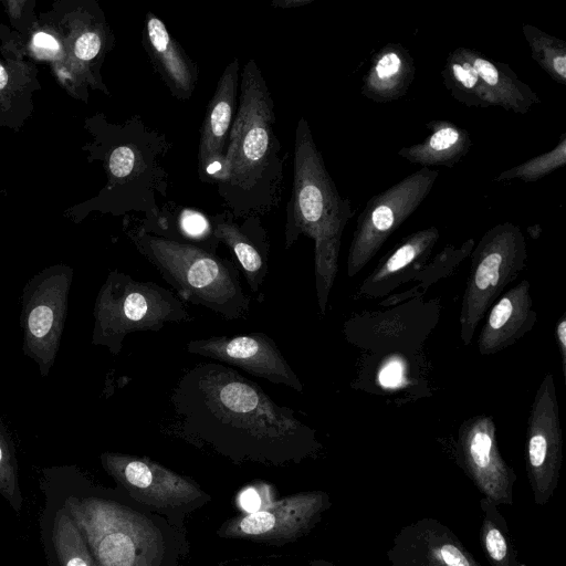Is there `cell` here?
Returning a JSON list of instances; mask_svg holds the SVG:
<instances>
[{
  "label": "cell",
  "instance_id": "8992f818",
  "mask_svg": "<svg viewBox=\"0 0 566 566\" xmlns=\"http://www.w3.org/2000/svg\"><path fill=\"white\" fill-rule=\"evenodd\" d=\"M92 344L112 355L122 352L127 335L159 332L168 323L192 319L185 303L170 290L151 281H139L113 270L95 298Z\"/></svg>",
  "mask_w": 566,
  "mask_h": 566
},
{
  "label": "cell",
  "instance_id": "52a82bcc",
  "mask_svg": "<svg viewBox=\"0 0 566 566\" xmlns=\"http://www.w3.org/2000/svg\"><path fill=\"white\" fill-rule=\"evenodd\" d=\"M116 138L107 157L115 205L119 213H144L150 222L160 212L158 199L166 198L169 175L161 158L172 148L167 135L133 116L115 132Z\"/></svg>",
  "mask_w": 566,
  "mask_h": 566
},
{
  "label": "cell",
  "instance_id": "7402d4cb",
  "mask_svg": "<svg viewBox=\"0 0 566 566\" xmlns=\"http://www.w3.org/2000/svg\"><path fill=\"white\" fill-rule=\"evenodd\" d=\"M416 76L410 52L400 43L389 42L378 50L363 77L361 94L375 103L402 98Z\"/></svg>",
  "mask_w": 566,
  "mask_h": 566
},
{
  "label": "cell",
  "instance_id": "e0dca14e",
  "mask_svg": "<svg viewBox=\"0 0 566 566\" xmlns=\"http://www.w3.org/2000/svg\"><path fill=\"white\" fill-rule=\"evenodd\" d=\"M240 64L234 57L223 70L200 127L197 171L200 181L217 184L223 172L230 130L238 108Z\"/></svg>",
  "mask_w": 566,
  "mask_h": 566
},
{
  "label": "cell",
  "instance_id": "5bb4252c",
  "mask_svg": "<svg viewBox=\"0 0 566 566\" xmlns=\"http://www.w3.org/2000/svg\"><path fill=\"white\" fill-rule=\"evenodd\" d=\"M455 459L474 486L496 506L512 505L516 473L500 453L493 417L465 419L458 430Z\"/></svg>",
  "mask_w": 566,
  "mask_h": 566
},
{
  "label": "cell",
  "instance_id": "277c9868",
  "mask_svg": "<svg viewBox=\"0 0 566 566\" xmlns=\"http://www.w3.org/2000/svg\"><path fill=\"white\" fill-rule=\"evenodd\" d=\"M354 212L343 198L317 148L308 122L300 117L294 139L293 182L286 207L284 245L301 235L314 241V275L317 305L325 315L338 270L340 240Z\"/></svg>",
  "mask_w": 566,
  "mask_h": 566
},
{
  "label": "cell",
  "instance_id": "d6a6232c",
  "mask_svg": "<svg viewBox=\"0 0 566 566\" xmlns=\"http://www.w3.org/2000/svg\"><path fill=\"white\" fill-rule=\"evenodd\" d=\"M218 566H336L323 558H300L291 554H270L229 558Z\"/></svg>",
  "mask_w": 566,
  "mask_h": 566
},
{
  "label": "cell",
  "instance_id": "cb8c5ba5",
  "mask_svg": "<svg viewBox=\"0 0 566 566\" xmlns=\"http://www.w3.org/2000/svg\"><path fill=\"white\" fill-rule=\"evenodd\" d=\"M430 134L420 143L402 147L398 156L422 167H454L470 151L473 140L470 132L446 119L427 123Z\"/></svg>",
  "mask_w": 566,
  "mask_h": 566
},
{
  "label": "cell",
  "instance_id": "8fae6325",
  "mask_svg": "<svg viewBox=\"0 0 566 566\" xmlns=\"http://www.w3.org/2000/svg\"><path fill=\"white\" fill-rule=\"evenodd\" d=\"M438 175V170L421 167L367 201L357 218L348 250V277L358 274L418 209L432 190Z\"/></svg>",
  "mask_w": 566,
  "mask_h": 566
},
{
  "label": "cell",
  "instance_id": "3957f363",
  "mask_svg": "<svg viewBox=\"0 0 566 566\" xmlns=\"http://www.w3.org/2000/svg\"><path fill=\"white\" fill-rule=\"evenodd\" d=\"M63 507L97 566H180L189 554L186 532L119 489L111 494L70 496Z\"/></svg>",
  "mask_w": 566,
  "mask_h": 566
},
{
  "label": "cell",
  "instance_id": "5b68a950",
  "mask_svg": "<svg viewBox=\"0 0 566 566\" xmlns=\"http://www.w3.org/2000/svg\"><path fill=\"white\" fill-rule=\"evenodd\" d=\"M126 233L137 251L159 272L182 302L203 306L227 321L248 315L251 296L232 260L200 247L146 232L138 220H126Z\"/></svg>",
  "mask_w": 566,
  "mask_h": 566
},
{
  "label": "cell",
  "instance_id": "9c48e42d",
  "mask_svg": "<svg viewBox=\"0 0 566 566\" xmlns=\"http://www.w3.org/2000/svg\"><path fill=\"white\" fill-rule=\"evenodd\" d=\"M101 463L117 489L186 532V518L211 501L193 479L148 458L104 452Z\"/></svg>",
  "mask_w": 566,
  "mask_h": 566
},
{
  "label": "cell",
  "instance_id": "d4e9b609",
  "mask_svg": "<svg viewBox=\"0 0 566 566\" xmlns=\"http://www.w3.org/2000/svg\"><path fill=\"white\" fill-rule=\"evenodd\" d=\"M142 228L151 234L200 247L217 253L219 241L214 237L211 216L192 207L168 201L160 207L150 222L138 219Z\"/></svg>",
  "mask_w": 566,
  "mask_h": 566
},
{
  "label": "cell",
  "instance_id": "1f68e13d",
  "mask_svg": "<svg viewBox=\"0 0 566 566\" xmlns=\"http://www.w3.org/2000/svg\"><path fill=\"white\" fill-rule=\"evenodd\" d=\"M18 461L13 442L0 419V495L19 512L22 496L19 488Z\"/></svg>",
  "mask_w": 566,
  "mask_h": 566
},
{
  "label": "cell",
  "instance_id": "9a60e30c",
  "mask_svg": "<svg viewBox=\"0 0 566 566\" xmlns=\"http://www.w3.org/2000/svg\"><path fill=\"white\" fill-rule=\"evenodd\" d=\"M186 350L239 367L272 384L303 391L302 381L275 342L262 332L192 339L186 344Z\"/></svg>",
  "mask_w": 566,
  "mask_h": 566
},
{
  "label": "cell",
  "instance_id": "f1b7e54d",
  "mask_svg": "<svg viewBox=\"0 0 566 566\" xmlns=\"http://www.w3.org/2000/svg\"><path fill=\"white\" fill-rule=\"evenodd\" d=\"M52 541L62 566H97L81 531L64 507L55 514Z\"/></svg>",
  "mask_w": 566,
  "mask_h": 566
},
{
  "label": "cell",
  "instance_id": "7a4b0ae2",
  "mask_svg": "<svg viewBox=\"0 0 566 566\" xmlns=\"http://www.w3.org/2000/svg\"><path fill=\"white\" fill-rule=\"evenodd\" d=\"M275 120L272 94L255 60L249 59L241 71L223 172L216 184L226 210L235 219L262 218L282 201L289 153L275 135Z\"/></svg>",
  "mask_w": 566,
  "mask_h": 566
},
{
  "label": "cell",
  "instance_id": "4dcf8cb0",
  "mask_svg": "<svg viewBox=\"0 0 566 566\" xmlns=\"http://www.w3.org/2000/svg\"><path fill=\"white\" fill-rule=\"evenodd\" d=\"M566 164V133L559 137L557 145L536 157L503 170L495 177V181L522 180L524 182L537 181L551 172L564 167Z\"/></svg>",
  "mask_w": 566,
  "mask_h": 566
},
{
  "label": "cell",
  "instance_id": "4fadbf2b",
  "mask_svg": "<svg viewBox=\"0 0 566 566\" xmlns=\"http://www.w3.org/2000/svg\"><path fill=\"white\" fill-rule=\"evenodd\" d=\"M563 434L555 381L546 374L535 392L527 418L525 464L534 503L546 505L560 476Z\"/></svg>",
  "mask_w": 566,
  "mask_h": 566
},
{
  "label": "cell",
  "instance_id": "83f0119b",
  "mask_svg": "<svg viewBox=\"0 0 566 566\" xmlns=\"http://www.w3.org/2000/svg\"><path fill=\"white\" fill-rule=\"evenodd\" d=\"M522 32L532 59L553 81L566 85V42L526 23Z\"/></svg>",
  "mask_w": 566,
  "mask_h": 566
},
{
  "label": "cell",
  "instance_id": "603a6c76",
  "mask_svg": "<svg viewBox=\"0 0 566 566\" xmlns=\"http://www.w3.org/2000/svg\"><path fill=\"white\" fill-rule=\"evenodd\" d=\"M464 52L485 87L492 106L525 115L541 104L538 95L520 80L509 64L494 61L470 48H464Z\"/></svg>",
  "mask_w": 566,
  "mask_h": 566
},
{
  "label": "cell",
  "instance_id": "30bf717a",
  "mask_svg": "<svg viewBox=\"0 0 566 566\" xmlns=\"http://www.w3.org/2000/svg\"><path fill=\"white\" fill-rule=\"evenodd\" d=\"M72 282L73 269L56 264L34 274L22 290V350L42 377L49 375L60 349Z\"/></svg>",
  "mask_w": 566,
  "mask_h": 566
},
{
  "label": "cell",
  "instance_id": "484cf974",
  "mask_svg": "<svg viewBox=\"0 0 566 566\" xmlns=\"http://www.w3.org/2000/svg\"><path fill=\"white\" fill-rule=\"evenodd\" d=\"M441 77L449 94L459 103L468 107H492L491 98L469 62L464 46H459L448 54Z\"/></svg>",
  "mask_w": 566,
  "mask_h": 566
},
{
  "label": "cell",
  "instance_id": "e575fe53",
  "mask_svg": "<svg viewBox=\"0 0 566 566\" xmlns=\"http://www.w3.org/2000/svg\"><path fill=\"white\" fill-rule=\"evenodd\" d=\"M555 338L562 360V370L566 377V313H563L555 326Z\"/></svg>",
  "mask_w": 566,
  "mask_h": 566
},
{
  "label": "cell",
  "instance_id": "74e56055",
  "mask_svg": "<svg viewBox=\"0 0 566 566\" xmlns=\"http://www.w3.org/2000/svg\"><path fill=\"white\" fill-rule=\"evenodd\" d=\"M7 82H8V74H7L4 67L0 64V90L7 85Z\"/></svg>",
  "mask_w": 566,
  "mask_h": 566
},
{
  "label": "cell",
  "instance_id": "ba28073f",
  "mask_svg": "<svg viewBox=\"0 0 566 566\" xmlns=\"http://www.w3.org/2000/svg\"><path fill=\"white\" fill-rule=\"evenodd\" d=\"M527 260L521 228L506 221L490 228L471 251V265L460 310V339L472 342L479 323Z\"/></svg>",
  "mask_w": 566,
  "mask_h": 566
},
{
  "label": "cell",
  "instance_id": "d6986e66",
  "mask_svg": "<svg viewBox=\"0 0 566 566\" xmlns=\"http://www.w3.org/2000/svg\"><path fill=\"white\" fill-rule=\"evenodd\" d=\"M142 45L172 97L190 99L199 81L198 64L170 34L164 21L150 11L144 19Z\"/></svg>",
  "mask_w": 566,
  "mask_h": 566
},
{
  "label": "cell",
  "instance_id": "f546056e",
  "mask_svg": "<svg viewBox=\"0 0 566 566\" xmlns=\"http://www.w3.org/2000/svg\"><path fill=\"white\" fill-rule=\"evenodd\" d=\"M475 242L473 239H468L460 247L447 245L439 252L432 261L426 263L418 272L413 280H419L420 283L417 289L407 294L394 295L385 300L381 304H396L399 301L406 300V296L413 295L424 291L431 283L436 282L439 277L449 274L462 262L468 255L471 254Z\"/></svg>",
  "mask_w": 566,
  "mask_h": 566
},
{
  "label": "cell",
  "instance_id": "d590c367",
  "mask_svg": "<svg viewBox=\"0 0 566 566\" xmlns=\"http://www.w3.org/2000/svg\"><path fill=\"white\" fill-rule=\"evenodd\" d=\"M33 44L35 48L45 51L56 53L60 49L56 39L48 33L39 32L33 38Z\"/></svg>",
  "mask_w": 566,
  "mask_h": 566
},
{
  "label": "cell",
  "instance_id": "ac0fdd59",
  "mask_svg": "<svg viewBox=\"0 0 566 566\" xmlns=\"http://www.w3.org/2000/svg\"><path fill=\"white\" fill-rule=\"evenodd\" d=\"M214 237L228 247L258 302L264 301L270 239L261 217L235 219L228 210L212 214Z\"/></svg>",
  "mask_w": 566,
  "mask_h": 566
},
{
  "label": "cell",
  "instance_id": "6da1fadb",
  "mask_svg": "<svg viewBox=\"0 0 566 566\" xmlns=\"http://www.w3.org/2000/svg\"><path fill=\"white\" fill-rule=\"evenodd\" d=\"M170 402V429L177 437L237 464L300 463L322 448L316 431L293 409L276 403L256 382L223 364L200 363L186 370Z\"/></svg>",
  "mask_w": 566,
  "mask_h": 566
},
{
  "label": "cell",
  "instance_id": "8d00e7d4",
  "mask_svg": "<svg viewBox=\"0 0 566 566\" xmlns=\"http://www.w3.org/2000/svg\"><path fill=\"white\" fill-rule=\"evenodd\" d=\"M314 0H273L271 6L276 9H293L312 3Z\"/></svg>",
  "mask_w": 566,
  "mask_h": 566
},
{
  "label": "cell",
  "instance_id": "ffe728a7",
  "mask_svg": "<svg viewBox=\"0 0 566 566\" xmlns=\"http://www.w3.org/2000/svg\"><path fill=\"white\" fill-rule=\"evenodd\" d=\"M439 238L440 232L434 226L402 238L366 276L359 286V295L367 298L384 297L400 284L415 279L427 263Z\"/></svg>",
  "mask_w": 566,
  "mask_h": 566
},
{
  "label": "cell",
  "instance_id": "4316f807",
  "mask_svg": "<svg viewBox=\"0 0 566 566\" xmlns=\"http://www.w3.org/2000/svg\"><path fill=\"white\" fill-rule=\"evenodd\" d=\"M482 514L479 541L490 566H523L505 517L486 497L480 500Z\"/></svg>",
  "mask_w": 566,
  "mask_h": 566
},
{
  "label": "cell",
  "instance_id": "836d02e7",
  "mask_svg": "<svg viewBox=\"0 0 566 566\" xmlns=\"http://www.w3.org/2000/svg\"><path fill=\"white\" fill-rule=\"evenodd\" d=\"M103 40L98 32L90 31L83 33L75 42L74 52L82 61L95 59L102 50Z\"/></svg>",
  "mask_w": 566,
  "mask_h": 566
},
{
  "label": "cell",
  "instance_id": "7c38bea8",
  "mask_svg": "<svg viewBox=\"0 0 566 566\" xmlns=\"http://www.w3.org/2000/svg\"><path fill=\"white\" fill-rule=\"evenodd\" d=\"M331 506V496L326 491L297 492L227 518L217 530V536L284 546L310 534Z\"/></svg>",
  "mask_w": 566,
  "mask_h": 566
},
{
  "label": "cell",
  "instance_id": "44dd1931",
  "mask_svg": "<svg viewBox=\"0 0 566 566\" xmlns=\"http://www.w3.org/2000/svg\"><path fill=\"white\" fill-rule=\"evenodd\" d=\"M536 319L531 284L522 280L489 308L478 337L479 354L492 355L506 349L530 332Z\"/></svg>",
  "mask_w": 566,
  "mask_h": 566
},
{
  "label": "cell",
  "instance_id": "2e32d148",
  "mask_svg": "<svg viewBox=\"0 0 566 566\" xmlns=\"http://www.w3.org/2000/svg\"><path fill=\"white\" fill-rule=\"evenodd\" d=\"M386 557L389 566H482L455 533L433 517L402 526Z\"/></svg>",
  "mask_w": 566,
  "mask_h": 566
}]
</instances>
